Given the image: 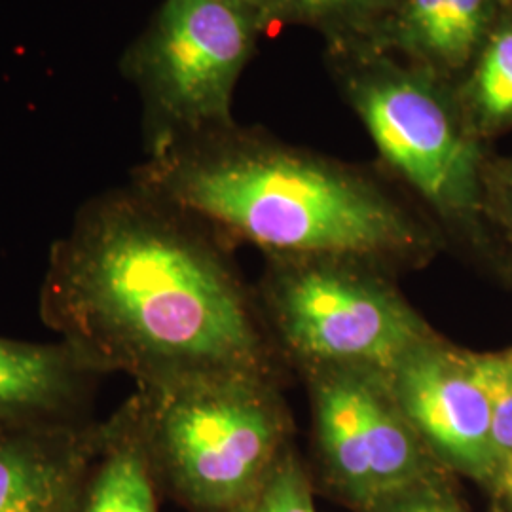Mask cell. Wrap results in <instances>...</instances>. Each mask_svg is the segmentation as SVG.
I'll list each match as a JSON object with an SVG mask.
<instances>
[{
    "label": "cell",
    "mask_w": 512,
    "mask_h": 512,
    "mask_svg": "<svg viewBox=\"0 0 512 512\" xmlns=\"http://www.w3.org/2000/svg\"><path fill=\"white\" fill-rule=\"evenodd\" d=\"M281 380L236 376L135 389L160 492L192 512H230L293 444Z\"/></svg>",
    "instance_id": "obj_4"
},
{
    "label": "cell",
    "mask_w": 512,
    "mask_h": 512,
    "mask_svg": "<svg viewBox=\"0 0 512 512\" xmlns=\"http://www.w3.org/2000/svg\"><path fill=\"white\" fill-rule=\"evenodd\" d=\"M406 418L444 469L495 482L505 467L495 452L486 397L463 349L442 336L412 351L389 376Z\"/></svg>",
    "instance_id": "obj_8"
},
{
    "label": "cell",
    "mask_w": 512,
    "mask_h": 512,
    "mask_svg": "<svg viewBox=\"0 0 512 512\" xmlns=\"http://www.w3.org/2000/svg\"><path fill=\"white\" fill-rule=\"evenodd\" d=\"M285 365L302 376L349 368L391 376L439 338L395 275L349 258H266L256 289Z\"/></svg>",
    "instance_id": "obj_5"
},
{
    "label": "cell",
    "mask_w": 512,
    "mask_h": 512,
    "mask_svg": "<svg viewBox=\"0 0 512 512\" xmlns=\"http://www.w3.org/2000/svg\"><path fill=\"white\" fill-rule=\"evenodd\" d=\"M139 401L133 393L109 418L76 482L67 512H160Z\"/></svg>",
    "instance_id": "obj_12"
},
{
    "label": "cell",
    "mask_w": 512,
    "mask_h": 512,
    "mask_svg": "<svg viewBox=\"0 0 512 512\" xmlns=\"http://www.w3.org/2000/svg\"><path fill=\"white\" fill-rule=\"evenodd\" d=\"M505 0H399L370 50L456 82L494 27Z\"/></svg>",
    "instance_id": "obj_11"
},
{
    "label": "cell",
    "mask_w": 512,
    "mask_h": 512,
    "mask_svg": "<svg viewBox=\"0 0 512 512\" xmlns=\"http://www.w3.org/2000/svg\"><path fill=\"white\" fill-rule=\"evenodd\" d=\"M454 93L482 143L512 131V0H505L492 31L454 82Z\"/></svg>",
    "instance_id": "obj_13"
},
{
    "label": "cell",
    "mask_w": 512,
    "mask_h": 512,
    "mask_svg": "<svg viewBox=\"0 0 512 512\" xmlns=\"http://www.w3.org/2000/svg\"><path fill=\"white\" fill-rule=\"evenodd\" d=\"M484 217L512 251V154L488 156L484 167Z\"/></svg>",
    "instance_id": "obj_18"
},
{
    "label": "cell",
    "mask_w": 512,
    "mask_h": 512,
    "mask_svg": "<svg viewBox=\"0 0 512 512\" xmlns=\"http://www.w3.org/2000/svg\"><path fill=\"white\" fill-rule=\"evenodd\" d=\"M103 376L63 340L0 336V433L95 421L93 399Z\"/></svg>",
    "instance_id": "obj_9"
},
{
    "label": "cell",
    "mask_w": 512,
    "mask_h": 512,
    "mask_svg": "<svg viewBox=\"0 0 512 512\" xmlns=\"http://www.w3.org/2000/svg\"><path fill=\"white\" fill-rule=\"evenodd\" d=\"M323 59L376 148L378 165L444 243L486 241L484 167L490 154L459 109L454 84L370 48L325 50Z\"/></svg>",
    "instance_id": "obj_3"
},
{
    "label": "cell",
    "mask_w": 512,
    "mask_h": 512,
    "mask_svg": "<svg viewBox=\"0 0 512 512\" xmlns=\"http://www.w3.org/2000/svg\"><path fill=\"white\" fill-rule=\"evenodd\" d=\"M129 181L266 258H349L397 275L425 268L446 247L380 165L238 120L148 154Z\"/></svg>",
    "instance_id": "obj_2"
},
{
    "label": "cell",
    "mask_w": 512,
    "mask_h": 512,
    "mask_svg": "<svg viewBox=\"0 0 512 512\" xmlns=\"http://www.w3.org/2000/svg\"><path fill=\"white\" fill-rule=\"evenodd\" d=\"M268 29L247 0H162L120 55L145 154L236 122L234 95Z\"/></svg>",
    "instance_id": "obj_6"
},
{
    "label": "cell",
    "mask_w": 512,
    "mask_h": 512,
    "mask_svg": "<svg viewBox=\"0 0 512 512\" xmlns=\"http://www.w3.org/2000/svg\"><path fill=\"white\" fill-rule=\"evenodd\" d=\"M230 512H317L306 465L291 444L272 471Z\"/></svg>",
    "instance_id": "obj_16"
},
{
    "label": "cell",
    "mask_w": 512,
    "mask_h": 512,
    "mask_svg": "<svg viewBox=\"0 0 512 512\" xmlns=\"http://www.w3.org/2000/svg\"><path fill=\"white\" fill-rule=\"evenodd\" d=\"M101 421L0 433V512H67Z\"/></svg>",
    "instance_id": "obj_10"
},
{
    "label": "cell",
    "mask_w": 512,
    "mask_h": 512,
    "mask_svg": "<svg viewBox=\"0 0 512 512\" xmlns=\"http://www.w3.org/2000/svg\"><path fill=\"white\" fill-rule=\"evenodd\" d=\"M234 245L129 181L78 207L55 239L40 317L105 376L137 389L236 376L281 380L275 346Z\"/></svg>",
    "instance_id": "obj_1"
},
{
    "label": "cell",
    "mask_w": 512,
    "mask_h": 512,
    "mask_svg": "<svg viewBox=\"0 0 512 512\" xmlns=\"http://www.w3.org/2000/svg\"><path fill=\"white\" fill-rule=\"evenodd\" d=\"M505 480H507V486H509V492H511L512 497V463L511 467L507 469V473H505Z\"/></svg>",
    "instance_id": "obj_19"
},
{
    "label": "cell",
    "mask_w": 512,
    "mask_h": 512,
    "mask_svg": "<svg viewBox=\"0 0 512 512\" xmlns=\"http://www.w3.org/2000/svg\"><path fill=\"white\" fill-rule=\"evenodd\" d=\"M440 469L385 497L366 512H465Z\"/></svg>",
    "instance_id": "obj_17"
},
{
    "label": "cell",
    "mask_w": 512,
    "mask_h": 512,
    "mask_svg": "<svg viewBox=\"0 0 512 512\" xmlns=\"http://www.w3.org/2000/svg\"><path fill=\"white\" fill-rule=\"evenodd\" d=\"M399 0H247L264 27H300L325 50L372 48Z\"/></svg>",
    "instance_id": "obj_14"
},
{
    "label": "cell",
    "mask_w": 512,
    "mask_h": 512,
    "mask_svg": "<svg viewBox=\"0 0 512 512\" xmlns=\"http://www.w3.org/2000/svg\"><path fill=\"white\" fill-rule=\"evenodd\" d=\"M465 361L486 397L495 452L507 473L512 463V349L499 353L465 351Z\"/></svg>",
    "instance_id": "obj_15"
},
{
    "label": "cell",
    "mask_w": 512,
    "mask_h": 512,
    "mask_svg": "<svg viewBox=\"0 0 512 512\" xmlns=\"http://www.w3.org/2000/svg\"><path fill=\"white\" fill-rule=\"evenodd\" d=\"M315 450L330 488L359 512L444 469L397 401L389 376L329 368L304 376Z\"/></svg>",
    "instance_id": "obj_7"
}]
</instances>
